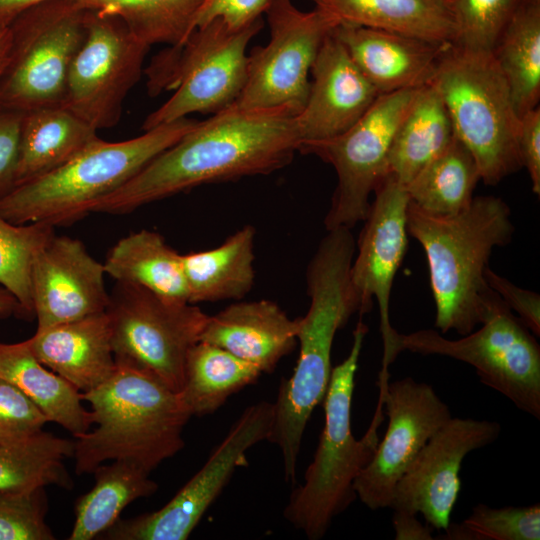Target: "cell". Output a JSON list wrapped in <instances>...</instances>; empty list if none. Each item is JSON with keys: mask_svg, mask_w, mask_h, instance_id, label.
<instances>
[{"mask_svg": "<svg viewBox=\"0 0 540 540\" xmlns=\"http://www.w3.org/2000/svg\"><path fill=\"white\" fill-rule=\"evenodd\" d=\"M289 107L231 106L197 122L91 213L127 214L196 186L269 174L286 166L301 139Z\"/></svg>", "mask_w": 540, "mask_h": 540, "instance_id": "6da1fadb", "label": "cell"}, {"mask_svg": "<svg viewBox=\"0 0 540 540\" xmlns=\"http://www.w3.org/2000/svg\"><path fill=\"white\" fill-rule=\"evenodd\" d=\"M356 243L349 228L327 230L306 271L308 311L298 318L299 355L291 377L280 382L268 441L282 453L286 482L296 480L302 438L315 407L326 395L337 331L359 312L350 280Z\"/></svg>", "mask_w": 540, "mask_h": 540, "instance_id": "7a4b0ae2", "label": "cell"}, {"mask_svg": "<svg viewBox=\"0 0 540 540\" xmlns=\"http://www.w3.org/2000/svg\"><path fill=\"white\" fill-rule=\"evenodd\" d=\"M406 223L427 258L435 327L441 334H469L491 308L494 291L484 271L493 249L512 240L515 227L509 206L500 197L476 196L454 215L435 216L409 201Z\"/></svg>", "mask_w": 540, "mask_h": 540, "instance_id": "3957f363", "label": "cell"}, {"mask_svg": "<svg viewBox=\"0 0 540 540\" xmlns=\"http://www.w3.org/2000/svg\"><path fill=\"white\" fill-rule=\"evenodd\" d=\"M116 365L107 381L81 393L96 427L73 435L78 475L115 460L150 474L184 447L183 429L192 416L179 394L145 370Z\"/></svg>", "mask_w": 540, "mask_h": 540, "instance_id": "277c9868", "label": "cell"}, {"mask_svg": "<svg viewBox=\"0 0 540 540\" xmlns=\"http://www.w3.org/2000/svg\"><path fill=\"white\" fill-rule=\"evenodd\" d=\"M196 123L182 118L120 142L98 137L59 168L15 186L0 200V215L15 224L43 222L55 227L77 222Z\"/></svg>", "mask_w": 540, "mask_h": 540, "instance_id": "5b68a950", "label": "cell"}, {"mask_svg": "<svg viewBox=\"0 0 540 540\" xmlns=\"http://www.w3.org/2000/svg\"><path fill=\"white\" fill-rule=\"evenodd\" d=\"M367 332V325L360 319L348 356L332 368L317 449L304 483L293 490L284 509L285 519L310 540L323 538L334 518L357 498L354 482L372 459L379 442L381 416L374 415L359 440L351 429L355 374Z\"/></svg>", "mask_w": 540, "mask_h": 540, "instance_id": "8992f818", "label": "cell"}, {"mask_svg": "<svg viewBox=\"0 0 540 540\" xmlns=\"http://www.w3.org/2000/svg\"><path fill=\"white\" fill-rule=\"evenodd\" d=\"M429 82L440 94L454 135L474 156L485 184L495 185L522 168L520 115L491 52L450 44Z\"/></svg>", "mask_w": 540, "mask_h": 540, "instance_id": "52a82bcc", "label": "cell"}, {"mask_svg": "<svg viewBox=\"0 0 540 540\" xmlns=\"http://www.w3.org/2000/svg\"><path fill=\"white\" fill-rule=\"evenodd\" d=\"M262 26L260 19L235 29L216 19L154 56L144 69L148 93H174L146 117L142 130L233 106L246 81L247 45Z\"/></svg>", "mask_w": 540, "mask_h": 540, "instance_id": "ba28073f", "label": "cell"}, {"mask_svg": "<svg viewBox=\"0 0 540 540\" xmlns=\"http://www.w3.org/2000/svg\"><path fill=\"white\" fill-rule=\"evenodd\" d=\"M88 11L77 0H47L13 20L9 57L0 76V106L21 112L63 106Z\"/></svg>", "mask_w": 540, "mask_h": 540, "instance_id": "9c48e42d", "label": "cell"}, {"mask_svg": "<svg viewBox=\"0 0 540 540\" xmlns=\"http://www.w3.org/2000/svg\"><path fill=\"white\" fill-rule=\"evenodd\" d=\"M481 327L451 340L434 329L396 333L394 356L408 350L447 356L473 366L482 384L501 393L518 409L540 419V346L494 291Z\"/></svg>", "mask_w": 540, "mask_h": 540, "instance_id": "30bf717a", "label": "cell"}, {"mask_svg": "<svg viewBox=\"0 0 540 540\" xmlns=\"http://www.w3.org/2000/svg\"><path fill=\"white\" fill-rule=\"evenodd\" d=\"M109 295L105 312L116 364L145 370L178 393L188 351L209 315L130 283L116 282Z\"/></svg>", "mask_w": 540, "mask_h": 540, "instance_id": "8fae6325", "label": "cell"}, {"mask_svg": "<svg viewBox=\"0 0 540 540\" xmlns=\"http://www.w3.org/2000/svg\"><path fill=\"white\" fill-rule=\"evenodd\" d=\"M417 90L380 94L347 131L300 148V152L315 154L331 164L337 174V186L324 219L327 230L351 229L365 220L370 196L387 175L388 156L396 131Z\"/></svg>", "mask_w": 540, "mask_h": 540, "instance_id": "7c38bea8", "label": "cell"}, {"mask_svg": "<svg viewBox=\"0 0 540 540\" xmlns=\"http://www.w3.org/2000/svg\"><path fill=\"white\" fill-rule=\"evenodd\" d=\"M265 13L270 40L247 55L246 81L234 106L289 107L299 114L308 96L312 65L337 23L315 7L301 11L291 0H271Z\"/></svg>", "mask_w": 540, "mask_h": 540, "instance_id": "4fadbf2b", "label": "cell"}, {"mask_svg": "<svg viewBox=\"0 0 540 540\" xmlns=\"http://www.w3.org/2000/svg\"><path fill=\"white\" fill-rule=\"evenodd\" d=\"M149 48L118 17L89 9L85 38L68 71L63 106L97 131L116 126L128 93L144 73Z\"/></svg>", "mask_w": 540, "mask_h": 540, "instance_id": "5bb4252c", "label": "cell"}, {"mask_svg": "<svg viewBox=\"0 0 540 540\" xmlns=\"http://www.w3.org/2000/svg\"><path fill=\"white\" fill-rule=\"evenodd\" d=\"M273 404L260 401L246 408L205 464L160 509L118 519L98 539L185 540L230 481L236 468L246 465L247 452L267 440Z\"/></svg>", "mask_w": 540, "mask_h": 540, "instance_id": "9a60e30c", "label": "cell"}, {"mask_svg": "<svg viewBox=\"0 0 540 540\" xmlns=\"http://www.w3.org/2000/svg\"><path fill=\"white\" fill-rule=\"evenodd\" d=\"M388 426L375 453L354 482L357 498L369 509L389 508L396 484L413 459L451 417L432 386L411 377L380 389Z\"/></svg>", "mask_w": 540, "mask_h": 540, "instance_id": "2e32d148", "label": "cell"}, {"mask_svg": "<svg viewBox=\"0 0 540 540\" xmlns=\"http://www.w3.org/2000/svg\"><path fill=\"white\" fill-rule=\"evenodd\" d=\"M375 198L357 242L350 280L359 302L360 316L369 313L376 299L380 313L383 358L380 378L389 377L397 331L389 317L390 294L394 277L401 266L408 245L406 223L409 197L405 185L387 174L376 187Z\"/></svg>", "mask_w": 540, "mask_h": 540, "instance_id": "e0dca14e", "label": "cell"}, {"mask_svg": "<svg viewBox=\"0 0 540 540\" xmlns=\"http://www.w3.org/2000/svg\"><path fill=\"white\" fill-rule=\"evenodd\" d=\"M500 432L496 421L451 417L402 475L389 508L420 513L431 528L445 530L461 488L459 472L464 458L495 442Z\"/></svg>", "mask_w": 540, "mask_h": 540, "instance_id": "ac0fdd59", "label": "cell"}, {"mask_svg": "<svg viewBox=\"0 0 540 540\" xmlns=\"http://www.w3.org/2000/svg\"><path fill=\"white\" fill-rule=\"evenodd\" d=\"M103 263L78 239L54 235L32 269V302L37 329L105 312L109 294Z\"/></svg>", "mask_w": 540, "mask_h": 540, "instance_id": "d6986e66", "label": "cell"}, {"mask_svg": "<svg viewBox=\"0 0 540 540\" xmlns=\"http://www.w3.org/2000/svg\"><path fill=\"white\" fill-rule=\"evenodd\" d=\"M311 73L305 105L296 117L300 148L344 133L380 95L333 31L323 41Z\"/></svg>", "mask_w": 540, "mask_h": 540, "instance_id": "ffe728a7", "label": "cell"}, {"mask_svg": "<svg viewBox=\"0 0 540 540\" xmlns=\"http://www.w3.org/2000/svg\"><path fill=\"white\" fill-rule=\"evenodd\" d=\"M333 34L379 94L429 83L442 53L452 44L352 25H337Z\"/></svg>", "mask_w": 540, "mask_h": 540, "instance_id": "44dd1931", "label": "cell"}, {"mask_svg": "<svg viewBox=\"0 0 540 540\" xmlns=\"http://www.w3.org/2000/svg\"><path fill=\"white\" fill-rule=\"evenodd\" d=\"M298 318L270 300L238 302L209 316L199 341L221 347L269 373L297 344Z\"/></svg>", "mask_w": 540, "mask_h": 540, "instance_id": "7402d4cb", "label": "cell"}, {"mask_svg": "<svg viewBox=\"0 0 540 540\" xmlns=\"http://www.w3.org/2000/svg\"><path fill=\"white\" fill-rule=\"evenodd\" d=\"M28 342L42 364L81 393L103 384L117 368L106 312L36 330Z\"/></svg>", "mask_w": 540, "mask_h": 540, "instance_id": "603a6c76", "label": "cell"}, {"mask_svg": "<svg viewBox=\"0 0 540 540\" xmlns=\"http://www.w3.org/2000/svg\"><path fill=\"white\" fill-rule=\"evenodd\" d=\"M337 25L385 30L436 43H453L450 0H311Z\"/></svg>", "mask_w": 540, "mask_h": 540, "instance_id": "cb8c5ba5", "label": "cell"}, {"mask_svg": "<svg viewBox=\"0 0 540 540\" xmlns=\"http://www.w3.org/2000/svg\"><path fill=\"white\" fill-rule=\"evenodd\" d=\"M97 138V130L64 106L24 112L15 186L59 168Z\"/></svg>", "mask_w": 540, "mask_h": 540, "instance_id": "d4e9b609", "label": "cell"}, {"mask_svg": "<svg viewBox=\"0 0 540 540\" xmlns=\"http://www.w3.org/2000/svg\"><path fill=\"white\" fill-rule=\"evenodd\" d=\"M256 230L245 225L210 250L182 255L188 303L239 300L253 287Z\"/></svg>", "mask_w": 540, "mask_h": 540, "instance_id": "484cf974", "label": "cell"}, {"mask_svg": "<svg viewBox=\"0 0 540 540\" xmlns=\"http://www.w3.org/2000/svg\"><path fill=\"white\" fill-rule=\"evenodd\" d=\"M0 378L19 388L50 422L72 435L86 432L92 425L90 411L81 403V392L42 364L28 339L17 343L0 342Z\"/></svg>", "mask_w": 540, "mask_h": 540, "instance_id": "4316f807", "label": "cell"}, {"mask_svg": "<svg viewBox=\"0 0 540 540\" xmlns=\"http://www.w3.org/2000/svg\"><path fill=\"white\" fill-rule=\"evenodd\" d=\"M447 108L430 82L418 88L402 119L387 163V174L407 185L418 172L453 140Z\"/></svg>", "mask_w": 540, "mask_h": 540, "instance_id": "83f0119b", "label": "cell"}, {"mask_svg": "<svg viewBox=\"0 0 540 540\" xmlns=\"http://www.w3.org/2000/svg\"><path fill=\"white\" fill-rule=\"evenodd\" d=\"M106 275L179 303H188L181 254L155 231L140 230L121 238L103 262Z\"/></svg>", "mask_w": 540, "mask_h": 540, "instance_id": "f1b7e54d", "label": "cell"}, {"mask_svg": "<svg viewBox=\"0 0 540 540\" xmlns=\"http://www.w3.org/2000/svg\"><path fill=\"white\" fill-rule=\"evenodd\" d=\"M261 373L256 365L229 351L198 341L188 351L178 394L191 416L209 415L232 394L255 383Z\"/></svg>", "mask_w": 540, "mask_h": 540, "instance_id": "f546056e", "label": "cell"}, {"mask_svg": "<svg viewBox=\"0 0 540 540\" xmlns=\"http://www.w3.org/2000/svg\"><path fill=\"white\" fill-rule=\"evenodd\" d=\"M93 474L94 486L75 502V520L68 540L98 539L120 518L126 506L158 490L149 473L126 461L103 463Z\"/></svg>", "mask_w": 540, "mask_h": 540, "instance_id": "4dcf8cb0", "label": "cell"}, {"mask_svg": "<svg viewBox=\"0 0 540 540\" xmlns=\"http://www.w3.org/2000/svg\"><path fill=\"white\" fill-rule=\"evenodd\" d=\"M492 55L509 86L518 114L540 99V0H522Z\"/></svg>", "mask_w": 540, "mask_h": 540, "instance_id": "1f68e13d", "label": "cell"}, {"mask_svg": "<svg viewBox=\"0 0 540 540\" xmlns=\"http://www.w3.org/2000/svg\"><path fill=\"white\" fill-rule=\"evenodd\" d=\"M479 180L474 156L454 136L405 187L410 203L420 210L435 216H450L469 206Z\"/></svg>", "mask_w": 540, "mask_h": 540, "instance_id": "d6a6232c", "label": "cell"}, {"mask_svg": "<svg viewBox=\"0 0 540 540\" xmlns=\"http://www.w3.org/2000/svg\"><path fill=\"white\" fill-rule=\"evenodd\" d=\"M74 440L42 431L24 441L0 446V493H14L57 485L66 489L72 479L64 466Z\"/></svg>", "mask_w": 540, "mask_h": 540, "instance_id": "836d02e7", "label": "cell"}, {"mask_svg": "<svg viewBox=\"0 0 540 540\" xmlns=\"http://www.w3.org/2000/svg\"><path fill=\"white\" fill-rule=\"evenodd\" d=\"M88 9L118 17L141 42L151 46L183 43L194 30L204 0H77Z\"/></svg>", "mask_w": 540, "mask_h": 540, "instance_id": "e575fe53", "label": "cell"}, {"mask_svg": "<svg viewBox=\"0 0 540 540\" xmlns=\"http://www.w3.org/2000/svg\"><path fill=\"white\" fill-rule=\"evenodd\" d=\"M54 226L43 222L12 223L0 215V285L22 307L24 318H34L31 276L34 262L55 235Z\"/></svg>", "mask_w": 540, "mask_h": 540, "instance_id": "d590c367", "label": "cell"}, {"mask_svg": "<svg viewBox=\"0 0 540 540\" xmlns=\"http://www.w3.org/2000/svg\"><path fill=\"white\" fill-rule=\"evenodd\" d=\"M442 539L539 540L540 505L492 508L479 503L461 523H449Z\"/></svg>", "mask_w": 540, "mask_h": 540, "instance_id": "8d00e7d4", "label": "cell"}, {"mask_svg": "<svg viewBox=\"0 0 540 540\" xmlns=\"http://www.w3.org/2000/svg\"><path fill=\"white\" fill-rule=\"evenodd\" d=\"M522 0H450L455 25L452 44L491 52Z\"/></svg>", "mask_w": 540, "mask_h": 540, "instance_id": "74e56055", "label": "cell"}, {"mask_svg": "<svg viewBox=\"0 0 540 540\" xmlns=\"http://www.w3.org/2000/svg\"><path fill=\"white\" fill-rule=\"evenodd\" d=\"M45 488L0 493V540H54Z\"/></svg>", "mask_w": 540, "mask_h": 540, "instance_id": "f35d334b", "label": "cell"}, {"mask_svg": "<svg viewBox=\"0 0 540 540\" xmlns=\"http://www.w3.org/2000/svg\"><path fill=\"white\" fill-rule=\"evenodd\" d=\"M50 422L19 388L0 378V446L24 441Z\"/></svg>", "mask_w": 540, "mask_h": 540, "instance_id": "ab89813d", "label": "cell"}, {"mask_svg": "<svg viewBox=\"0 0 540 540\" xmlns=\"http://www.w3.org/2000/svg\"><path fill=\"white\" fill-rule=\"evenodd\" d=\"M488 286L495 291L507 307L514 311L522 324L534 335H540V296L538 293L516 286L494 272L489 266L484 271Z\"/></svg>", "mask_w": 540, "mask_h": 540, "instance_id": "60d3db41", "label": "cell"}, {"mask_svg": "<svg viewBox=\"0 0 540 540\" xmlns=\"http://www.w3.org/2000/svg\"><path fill=\"white\" fill-rule=\"evenodd\" d=\"M271 0H204L194 29L219 19L235 29L244 28L261 19Z\"/></svg>", "mask_w": 540, "mask_h": 540, "instance_id": "b9f144b4", "label": "cell"}, {"mask_svg": "<svg viewBox=\"0 0 540 540\" xmlns=\"http://www.w3.org/2000/svg\"><path fill=\"white\" fill-rule=\"evenodd\" d=\"M23 113L0 106V200L16 185Z\"/></svg>", "mask_w": 540, "mask_h": 540, "instance_id": "7bdbcfd3", "label": "cell"}, {"mask_svg": "<svg viewBox=\"0 0 540 540\" xmlns=\"http://www.w3.org/2000/svg\"><path fill=\"white\" fill-rule=\"evenodd\" d=\"M518 150L531 179L533 192L540 194V108L528 110L520 116Z\"/></svg>", "mask_w": 540, "mask_h": 540, "instance_id": "ee69618b", "label": "cell"}, {"mask_svg": "<svg viewBox=\"0 0 540 540\" xmlns=\"http://www.w3.org/2000/svg\"><path fill=\"white\" fill-rule=\"evenodd\" d=\"M392 524L396 540H432L431 527L422 524L417 514L402 509H394Z\"/></svg>", "mask_w": 540, "mask_h": 540, "instance_id": "f6af8a7d", "label": "cell"}, {"mask_svg": "<svg viewBox=\"0 0 540 540\" xmlns=\"http://www.w3.org/2000/svg\"><path fill=\"white\" fill-rule=\"evenodd\" d=\"M47 0H0V27H8L26 9Z\"/></svg>", "mask_w": 540, "mask_h": 540, "instance_id": "bcb514c9", "label": "cell"}, {"mask_svg": "<svg viewBox=\"0 0 540 540\" xmlns=\"http://www.w3.org/2000/svg\"><path fill=\"white\" fill-rule=\"evenodd\" d=\"M16 316L24 318V313L17 299L0 285V319Z\"/></svg>", "mask_w": 540, "mask_h": 540, "instance_id": "7dc6e473", "label": "cell"}, {"mask_svg": "<svg viewBox=\"0 0 540 540\" xmlns=\"http://www.w3.org/2000/svg\"><path fill=\"white\" fill-rule=\"evenodd\" d=\"M11 45V33L9 26L0 27V76L7 64Z\"/></svg>", "mask_w": 540, "mask_h": 540, "instance_id": "c3c4849f", "label": "cell"}]
</instances>
